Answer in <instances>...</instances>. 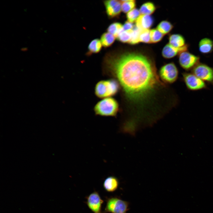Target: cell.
Masks as SVG:
<instances>
[{
  "mask_svg": "<svg viewBox=\"0 0 213 213\" xmlns=\"http://www.w3.org/2000/svg\"><path fill=\"white\" fill-rule=\"evenodd\" d=\"M107 60L126 96L133 101L143 100L160 83L154 64L142 54L126 52Z\"/></svg>",
  "mask_w": 213,
  "mask_h": 213,
  "instance_id": "cell-1",
  "label": "cell"
},
{
  "mask_svg": "<svg viewBox=\"0 0 213 213\" xmlns=\"http://www.w3.org/2000/svg\"><path fill=\"white\" fill-rule=\"evenodd\" d=\"M117 102L112 97L105 98L95 105L94 110L97 115L103 116H116L118 111Z\"/></svg>",
  "mask_w": 213,
  "mask_h": 213,
  "instance_id": "cell-2",
  "label": "cell"
},
{
  "mask_svg": "<svg viewBox=\"0 0 213 213\" xmlns=\"http://www.w3.org/2000/svg\"><path fill=\"white\" fill-rule=\"evenodd\" d=\"M119 88L118 83L114 79L102 80L96 85L95 92L96 95L100 98L110 97L115 95Z\"/></svg>",
  "mask_w": 213,
  "mask_h": 213,
  "instance_id": "cell-3",
  "label": "cell"
},
{
  "mask_svg": "<svg viewBox=\"0 0 213 213\" xmlns=\"http://www.w3.org/2000/svg\"><path fill=\"white\" fill-rule=\"evenodd\" d=\"M106 204L103 213H126L129 203L117 197L106 198Z\"/></svg>",
  "mask_w": 213,
  "mask_h": 213,
  "instance_id": "cell-4",
  "label": "cell"
},
{
  "mask_svg": "<svg viewBox=\"0 0 213 213\" xmlns=\"http://www.w3.org/2000/svg\"><path fill=\"white\" fill-rule=\"evenodd\" d=\"M182 75L183 80L189 90L197 91L208 88L206 83L191 72H184Z\"/></svg>",
  "mask_w": 213,
  "mask_h": 213,
  "instance_id": "cell-5",
  "label": "cell"
},
{
  "mask_svg": "<svg viewBox=\"0 0 213 213\" xmlns=\"http://www.w3.org/2000/svg\"><path fill=\"white\" fill-rule=\"evenodd\" d=\"M179 72L176 66L173 62L165 64L162 66L159 71L161 79L165 83H172L177 79Z\"/></svg>",
  "mask_w": 213,
  "mask_h": 213,
  "instance_id": "cell-6",
  "label": "cell"
},
{
  "mask_svg": "<svg viewBox=\"0 0 213 213\" xmlns=\"http://www.w3.org/2000/svg\"><path fill=\"white\" fill-rule=\"evenodd\" d=\"M191 72L206 83L213 84V68L199 63L191 70Z\"/></svg>",
  "mask_w": 213,
  "mask_h": 213,
  "instance_id": "cell-7",
  "label": "cell"
},
{
  "mask_svg": "<svg viewBox=\"0 0 213 213\" xmlns=\"http://www.w3.org/2000/svg\"><path fill=\"white\" fill-rule=\"evenodd\" d=\"M200 57L188 51L179 54L178 61L180 66L186 71L191 70L199 63Z\"/></svg>",
  "mask_w": 213,
  "mask_h": 213,
  "instance_id": "cell-8",
  "label": "cell"
},
{
  "mask_svg": "<svg viewBox=\"0 0 213 213\" xmlns=\"http://www.w3.org/2000/svg\"><path fill=\"white\" fill-rule=\"evenodd\" d=\"M86 199L85 203L92 212L93 213H103L101 206L104 201L98 192L94 191L86 197Z\"/></svg>",
  "mask_w": 213,
  "mask_h": 213,
  "instance_id": "cell-9",
  "label": "cell"
},
{
  "mask_svg": "<svg viewBox=\"0 0 213 213\" xmlns=\"http://www.w3.org/2000/svg\"><path fill=\"white\" fill-rule=\"evenodd\" d=\"M106 14L111 17L118 16L122 10L121 2L117 0H109L104 1Z\"/></svg>",
  "mask_w": 213,
  "mask_h": 213,
  "instance_id": "cell-10",
  "label": "cell"
},
{
  "mask_svg": "<svg viewBox=\"0 0 213 213\" xmlns=\"http://www.w3.org/2000/svg\"><path fill=\"white\" fill-rule=\"evenodd\" d=\"M188 47L187 44L183 47L177 48L173 47L169 43L167 44L162 49V55L165 58H171L178 54H179L182 52L187 51Z\"/></svg>",
  "mask_w": 213,
  "mask_h": 213,
  "instance_id": "cell-11",
  "label": "cell"
},
{
  "mask_svg": "<svg viewBox=\"0 0 213 213\" xmlns=\"http://www.w3.org/2000/svg\"><path fill=\"white\" fill-rule=\"evenodd\" d=\"M154 19L150 15L141 14L135 21V26L141 30L149 29L152 25Z\"/></svg>",
  "mask_w": 213,
  "mask_h": 213,
  "instance_id": "cell-12",
  "label": "cell"
},
{
  "mask_svg": "<svg viewBox=\"0 0 213 213\" xmlns=\"http://www.w3.org/2000/svg\"><path fill=\"white\" fill-rule=\"evenodd\" d=\"M119 185L118 179L113 176L107 177L104 180L103 186L105 190L109 192L115 191L118 188Z\"/></svg>",
  "mask_w": 213,
  "mask_h": 213,
  "instance_id": "cell-13",
  "label": "cell"
},
{
  "mask_svg": "<svg viewBox=\"0 0 213 213\" xmlns=\"http://www.w3.org/2000/svg\"><path fill=\"white\" fill-rule=\"evenodd\" d=\"M199 51L202 54L211 53L213 50V41L207 38L202 39L199 42Z\"/></svg>",
  "mask_w": 213,
  "mask_h": 213,
  "instance_id": "cell-14",
  "label": "cell"
},
{
  "mask_svg": "<svg viewBox=\"0 0 213 213\" xmlns=\"http://www.w3.org/2000/svg\"><path fill=\"white\" fill-rule=\"evenodd\" d=\"M169 44L173 47L180 48L186 46L185 40L184 37L178 34L170 35L169 38Z\"/></svg>",
  "mask_w": 213,
  "mask_h": 213,
  "instance_id": "cell-15",
  "label": "cell"
},
{
  "mask_svg": "<svg viewBox=\"0 0 213 213\" xmlns=\"http://www.w3.org/2000/svg\"><path fill=\"white\" fill-rule=\"evenodd\" d=\"M116 37L109 32L104 33L101 38V41L102 45L105 47L111 46L114 42Z\"/></svg>",
  "mask_w": 213,
  "mask_h": 213,
  "instance_id": "cell-16",
  "label": "cell"
},
{
  "mask_svg": "<svg viewBox=\"0 0 213 213\" xmlns=\"http://www.w3.org/2000/svg\"><path fill=\"white\" fill-rule=\"evenodd\" d=\"M155 9L156 7L153 3L147 2L141 6L139 11L141 14L150 15L154 12Z\"/></svg>",
  "mask_w": 213,
  "mask_h": 213,
  "instance_id": "cell-17",
  "label": "cell"
},
{
  "mask_svg": "<svg viewBox=\"0 0 213 213\" xmlns=\"http://www.w3.org/2000/svg\"><path fill=\"white\" fill-rule=\"evenodd\" d=\"M173 28V25L169 22L163 20L158 25L156 28L164 35L169 33Z\"/></svg>",
  "mask_w": 213,
  "mask_h": 213,
  "instance_id": "cell-18",
  "label": "cell"
},
{
  "mask_svg": "<svg viewBox=\"0 0 213 213\" xmlns=\"http://www.w3.org/2000/svg\"><path fill=\"white\" fill-rule=\"evenodd\" d=\"M123 30V25L119 22H115L111 24L107 29L108 32L117 38L118 34Z\"/></svg>",
  "mask_w": 213,
  "mask_h": 213,
  "instance_id": "cell-19",
  "label": "cell"
},
{
  "mask_svg": "<svg viewBox=\"0 0 213 213\" xmlns=\"http://www.w3.org/2000/svg\"><path fill=\"white\" fill-rule=\"evenodd\" d=\"M102 44L101 41L98 39H95L90 43L88 46L89 52L91 53H96L101 50Z\"/></svg>",
  "mask_w": 213,
  "mask_h": 213,
  "instance_id": "cell-20",
  "label": "cell"
},
{
  "mask_svg": "<svg viewBox=\"0 0 213 213\" xmlns=\"http://www.w3.org/2000/svg\"><path fill=\"white\" fill-rule=\"evenodd\" d=\"M122 4V10L124 13H128L135 8L136 4L134 0H125L121 1Z\"/></svg>",
  "mask_w": 213,
  "mask_h": 213,
  "instance_id": "cell-21",
  "label": "cell"
},
{
  "mask_svg": "<svg viewBox=\"0 0 213 213\" xmlns=\"http://www.w3.org/2000/svg\"><path fill=\"white\" fill-rule=\"evenodd\" d=\"M141 30L137 28L135 25L134 26L131 30V38L129 43L134 45L140 42L139 37Z\"/></svg>",
  "mask_w": 213,
  "mask_h": 213,
  "instance_id": "cell-22",
  "label": "cell"
},
{
  "mask_svg": "<svg viewBox=\"0 0 213 213\" xmlns=\"http://www.w3.org/2000/svg\"><path fill=\"white\" fill-rule=\"evenodd\" d=\"M164 35L157 29L150 30L151 43H156L159 42L163 38Z\"/></svg>",
  "mask_w": 213,
  "mask_h": 213,
  "instance_id": "cell-23",
  "label": "cell"
},
{
  "mask_svg": "<svg viewBox=\"0 0 213 213\" xmlns=\"http://www.w3.org/2000/svg\"><path fill=\"white\" fill-rule=\"evenodd\" d=\"M132 30L125 31L123 30L118 34L116 38L122 42L129 43L131 38Z\"/></svg>",
  "mask_w": 213,
  "mask_h": 213,
  "instance_id": "cell-24",
  "label": "cell"
},
{
  "mask_svg": "<svg viewBox=\"0 0 213 213\" xmlns=\"http://www.w3.org/2000/svg\"><path fill=\"white\" fill-rule=\"evenodd\" d=\"M140 14L139 10L134 8L127 13L126 17L128 21L131 23L136 21L140 16Z\"/></svg>",
  "mask_w": 213,
  "mask_h": 213,
  "instance_id": "cell-25",
  "label": "cell"
},
{
  "mask_svg": "<svg viewBox=\"0 0 213 213\" xmlns=\"http://www.w3.org/2000/svg\"><path fill=\"white\" fill-rule=\"evenodd\" d=\"M139 40L140 42L146 43H151L150 30L149 29L141 30L139 35Z\"/></svg>",
  "mask_w": 213,
  "mask_h": 213,
  "instance_id": "cell-26",
  "label": "cell"
},
{
  "mask_svg": "<svg viewBox=\"0 0 213 213\" xmlns=\"http://www.w3.org/2000/svg\"><path fill=\"white\" fill-rule=\"evenodd\" d=\"M134 27L132 23L127 21L123 25V30L125 31H128L132 30Z\"/></svg>",
  "mask_w": 213,
  "mask_h": 213,
  "instance_id": "cell-27",
  "label": "cell"
}]
</instances>
